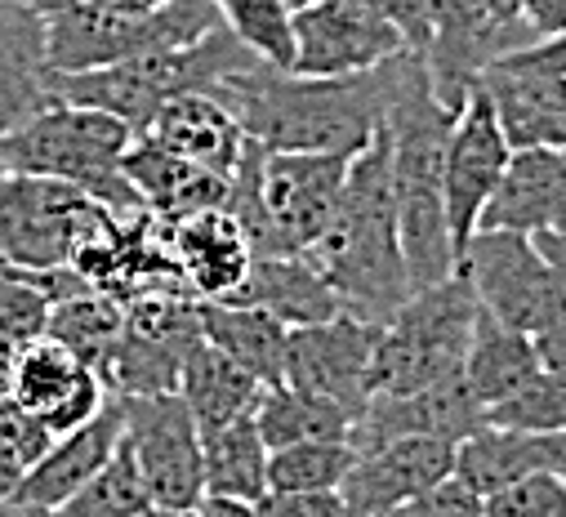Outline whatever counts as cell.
<instances>
[{
	"label": "cell",
	"mask_w": 566,
	"mask_h": 517,
	"mask_svg": "<svg viewBox=\"0 0 566 517\" xmlns=\"http://www.w3.org/2000/svg\"><path fill=\"white\" fill-rule=\"evenodd\" d=\"M415 50L361 76H300L272 63H250L214 94L232 107L245 139L272 152H339L357 157L388 125V107L406 81Z\"/></svg>",
	"instance_id": "cell-1"
},
{
	"label": "cell",
	"mask_w": 566,
	"mask_h": 517,
	"mask_svg": "<svg viewBox=\"0 0 566 517\" xmlns=\"http://www.w3.org/2000/svg\"><path fill=\"white\" fill-rule=\"evenodd\" d=\"M308 258L335 286L344 313L361 321L384 326L415 295L406 250H401V228H397L388 125L353 157L335 219L322 232V241L308 250Z\"/></svg>",
	"instance_id": "cell-2"
},
{
	"label": "cell",
	"mask_w": 566,
	"mask_h": 517,
	"mask_svg": "<svg viewBox=\"0 0 566 517\" xmlns=\"http://www.w3.org/2000/svg\"><path fill=\"white\" fill-rule=\"evenodd\" d=\"M460 107H451L429 76L423 54L410 59L406 81L388 107L392 139V192H397V228L410 286L429 291L460 273V250L447 214V144Z\"/></svg>",
	"instance_id": "cell-3"
},
{
	"label": "cell",
	"mask_w": 566,
	"mask_h": 517,
	"mask_svg": "<svg viewBox=\"0 0 566 517\" xmlns=\"http://www.w3.org/2000/svg\"><path fill=\"white\" fill-rule=\"evenodd\" d=\"M353 157L339 152H272L245 144L228 210L245 228L254 254H308L335 219Z\"/></svg>",
	"instance_id": "cell-4"
},
{
	"label": "cell",
	"mask_w": 566,
	"mask_h": 517,
	"mask_svg": "<svg viewBox=\"0 0 566 517\" xmlns=\"http://www.w3.org/2000/svg\"><path fill=\"white\" fill-rule=\"evenodd\" d=\"M129 144L134 129L112 112L59 98L32 120L14 125L10 135H0V161L10 175H45L76 183L112 214H138L144 201L125 175Z\"/></svg>",
	"instance_id": "cell-5"
},
{
	"label": "cell",
	"mask_w": 566,
	"mask_h": 517,
	"mask_svg": "<svg viewBox=\"0 0 566 517\" xmlns=\"http://www.w3.org/2000/svg\"><path fill=\"white\" fill-rule=\"evenodd\" d=\"M250 63H259V54L245 50L228 28H219L188 50H153V54H134V59L112 63V67L67 72V76L54 72V94L63 103L112 112L138 139V135H148V125L157 120V112L170 98L192 94V89L214 94L228 76H237Z\"/></svg>",
	"instance_id": "cell-6"
},
{
	"label": "cell",
	"mask_w": 566,
	"mask_h": 517,
	"mask_svg": "<svg viewBox=\"0 0 566 517\" xmlns=\"http://www.w3.org/2000/svg\"><path fill=\"white\" fill-rule=\"evenodd\" d=\"M478 295L464 268L429 291H415L375 339V393H423L464 374V357L478 326Z\"/></svg>",
	"instance_id": "cell-7"
},
{
	"label": "cell",
	"mask_w": 566,
	"mask_h": 517,
	"mask_svg": "<svg viewBox=\"0 0 566 517\" xmlns=\"http://www.w3.org/2000/svg\"><path fill=\"white\" fill-rule=\"evenodd\" d=\"M219 28L223 19L214 0H175V6L153 14H120L98 6V0H76V6L45 19V45H50V67L67 76V72L112 67L153 50H188Z\"/></svg>",
	"instance_id": "cell-8"
},
{
	"label": "cell",
	"mask_w": 566,
	"mask_h": 517,
	"mask_svg": "<svg viewBox=\"0 0 566 517\" xmlns=\"http://www.w3.org/2000/svg\"><path fill=\"white\" fill-rule=\"evenodd\" d=\"M90 192L45 175H0V258L19 273L67 268L81 241L107 219Z\"/></svg>",
	"instance_id": "cell-9"
},
{
	"label": "cell",
	"mask_w": 566,
	"mask_h": 517,
	"mask_svg": "<svg viewBox=\"0 0 566 517\" xmlns=\"http://www.w3.org/2000/svg\"><path fill=\"white\" fill-rule=\"evenodd\" d=\"M464 277L473 282L478 304L522 330V335H539L548 330L562 313H566V291L553 277V268L544 264V254L531 236L522 232H504V228H478L464 258H460Z\"/></svg>",
	"instance_id": "cell-10"
},
{
	"label": "cell",
	"mask_w": 566,
	"mask_h": 517,
	"mask_svg": "<svg viewBox=\"0 0 566 517\" xmlns=\"http://www.w3.org/2000/svg\"><path fill=\"white\" fill-rule=\"evenodd\" d=\"M201 299L197 295H144L125 304V330L103 366L112 398L179 393L184 361L201 344Z\"/></svg>",
	"instance_id": "cell-11"
},
{
	"label": "cell",
	"mask_w": 566,
	"mask_h": 517,
	"mask_svg": "<svg viewBox=\"0 0 566 517\" xmlns=\"http://www.w3.org/2000/svg\"><path fill=\"white\" fill-rule=\"evenodd\" d=\"M125 424V451L134 455L157 508H197L206 499V446L201 424L179 393L116 398Z\"/></svg>",
	"instance_id": "cell-12"
},
{
	"label": "cell",
	"mask_w": 566,
	"mask_h": 517,
	"mask_svg": "<svg viewBox=\"0 0 566 517\" xmlns=\"http://www.w3.org/2000/svg\"><path fill=\"white\" fill-rule=\"evenodd\" d=\"M406 36L375 0H317L295 14V63L300 76H361L397 54Z\"/></svg>",
	"instance_id": "cell-13"
},
{
	"label": "cell",
	"mask_w": 566,
	"mask_h": 517,
	"mask_svg": "<svg viewBox=\"0 0 566 517\" xmlns=\"http://www.w3.org/2000/svg\"><path fill=\"white\" fill-rule=\"evenodd\" d=\"M375 339H379V326L353 313H339L317 326H295L286 339V383L339 402L357 420L375 398L370 388Z\"/></svg>",
	"instance_id": "cell-14"
},
{
	"label": "cell",
	"mask_w": 566,
	"mask_h": 517,
	"mask_svg": "<svg viewBox=\"0 0 566 517\" xmlns=\"http://www.w3.org/2000/svg\"><path fill=\"white\" fill-rule=\"evenodd\" d=\"M509 161H513V148L495 120V107L482 94V85H473L447 144V214H451V236L460 258L473 232L482 228V210L491 205Z\"/></svg>",
	"instance_id": "cell-15"
},
{
	"label": "cell",
	"mask_w": 566,
	"mask_h": 517,
	"mask_svg": "<svg viewBox=\"0 0 566 517\" xmlns=\"http://www.w3.org/2000/svg\"><path fill=\"white\" fill-rule=\"evenodd\" d=\"M495 107V120L513 152L522 148H566V72L539 63L526 45L495 59L478 76Z\"/></svg>",
	"instance_id": "cell-16"
},
{
	"label": "cell",
	"mask_w": 566,
	"mask_h": 517,
	"mask_svg": "<svg viewBox=\"0 0 566 517\" xmlns=\"http://www.w3.org/2000/svg\"><path fill=\"white\" fill-rule=\"evenodd\" d=\"M460 442L447 437H397L388 446L361 451L339 486L348 517H384L455 477Z\"/></svg>",
	"instance_id": "cell-17"
},
{
	"label": "cell",
	"mask_w": 566,
	"mask_h": 517,
	"mask_svg": "<svg viewBox=\"0 0 566 517\" xmlns=\"http://www.w3.org/2000/svg\"><path fill=\"white\" fill-rule=\"evenodd\" d=\"M522 45H531V36L500 28L482 0H429V50H423V63H429L433 89L451 107H464L478 76L495 59Z\"/></svg>",
	"instance_id": "cell-18"
},
{
	"label": "cell",
	"mask_w": 566,
	"mask_h": 517,
	"mask_svg": "<svg viewBox=\"0 0 566 517\" xmlns=\"http://www.w3.org/2000/svg\"><path fill=\"white\" fill-rule=\"evenodd\" d=\"M482 424H486V411L473 398L469 379L460 374V379H447L438 388H423V393H375L366 402V411L353 420L348 446L361 455V451L388 446L397 437H447V442H464Z\"/></svg>",
	"instance_id": "cell-19"
},
{
	"label": "cell",
	"mask_w": 566,
	"mask_h": 517,
	"mask_svg": "<svg viewBox=\"0 0 566 517\" xmlns=\"http://www.w3.org/2000/svg\"><path fill=\"white\" fill-rule=\"evenodd\" d=\"M125 175H129L138 201H144V210L166 219V223H179V219L201 214V210H228L232 179L210 170V166H197V161L170 152L153 135H138L129 144Z\"/></svg>",
	"instance_id": "cell-20"
},
{
	"label": "cell",
	"mask_w": 566,
	"mask_h": 517,
	"mask_svg": "<svg viewBox=\"0 0 566 517\" xmlns=\"http://www.w3.org/2000/svg\"><path fill=\"white\" fill-rule=\"evenodd\" d=\"M59 103L45 45V14L28 0H0V135Z\"/></svg>",
	"instance_id": "cell-21"
},
{
	"label": "cell",
	"mask_w": 566,
	"mask_h": 517,
	"mask_svg": "<svg viewBox=\"0 0 566 517\" xmlns=\"http://www.w3.org/2000/svg\"><path fill=\"white\" fill-rule=\"evenodd\" d=\"M184 282L197 299H237L254 268V245L232 210H201L170 223Z\"/></svg>",
	"instance_id": "cell-22"
},
{
	"label": "cell",
	"mask_w": 566,
	"mask_h": 517,
	"mask_svg": "<svg viewBox=\"0 0 566 517\" xmlns=\"http://www.w3.org/2000/svg\"><path fill=\"white\" fill-rule=\"evenodd\" d=\"M566 223V148H522L513 152L482 228H504L539 236Z\"/></svg>",
	"instance_id": "cell-23"
},
{
	"label": "cell",
	"mask_w": 566,
	"mask_h": 517,
	"mask_svg": "<svg viewBox=\"0 0 566 517\" xmlns=\"http://www.w3.org/2000/svg\"><path fill=\"white\" fill-rule=\"evenodd\" d=\"M120 437H125V424H120V402L112 398L90 424L54 437V446L28 468V477L19 482V499L28 504H41V508H59L67 504L94 473L107 468V460L120 451Z\"/></svg>",
	"instance_id": "cell-24"
},
{
	"label": "cell",
	"mask_w": 566,
	"mask_h": 517,
	"mask_svg": "<svg viewBox=\"0 0 566 517\" xmlns=\"http://www.w3.org/2000/svg\"><path fill=\"white\" fill-rule=\"evenodd\" d=\"M148 135L157 144H166L170 152L197 161V166H210L219 175L232 179L241 152H245V129L241 120L232 116V107L219 98V94H206V89H192V94H179L170 98L157 120L148 125Z\"/></svg>",
	"instance_id": "cell-25"
},
{
	"label": "cell",
	"mask_w": 566,
	"mask_h": 517,
	"mask_svg": "<svg viewBox=\"0 0 566 517\" xmlns=\"http://www.w3.org/2000/svg\"><path fill=\"white\" fill-rule=\"evenodd\" d=\"M562 464H566V433H517V429L482 424L460 442L455 477L486 499L491 490H504L531 473H557Z\"/></svg>",
	"instance_id": "cell-26"
},
{
	"label": "cell",
	"mask_w": 566,
	"mask_h": 517,
	"mask_svg": "<svg viewBox=\"0 0 566 517\" xmlns=\"http://www.w3.org/2000/svg\"><path fill=\"white\" fill-rule=\"evenodd\" d=\"M232 304H259L281 326H317L344 313L335 286L308 254H254V268Z\"/></svg>",
	"instance_id": "cell-27"
},
{
	"label": "cell",
	"mask_w": 566,
	"mask_h": 517,
	"mask_svg": "<svg viewBox=\"0 0 566 517\" xmlns=\"http://www.w3.org/2000/svg\"><path fill=\"white\" fill-rule=\"evenodd\" d=\"M201 335L228 352L241 370H250L263 388L286 383V339L291 326H281L259 304H232V299H201Z\"/></svg>",
	"instance_id": "cell-28"
},
{
	"label": "cell",
	"mask_w": 566,
	"mask_h": 517,
	"mask_svg": "<svg viewBox=\"0 0 566 517\" xmlns=\"http://www.w3.org/2000/svg\"><path fill=\"white\" fill-rule=\"evenodd\" d=\"M259 393H263V383L250 370H241L228 352H219L210 339H201L188 352L184 379H179V398L197 415L201 437L223 429V424H232V420H241V415H254Z\"/></svg>",
	"instance_id": "cell-29"
},
{
	"label": "cell",
	"mask_w": 566,
	"mask_h": 517,
	"mask_svg": "<svg viewBox=\"0 0 566 517\" xmlns=\"http://www.w3.org/2000/svg\"><path fill=\"white\" fill-rule=\"evenodd\" d=\"M539 352L535 339L495 321L486 308H478V326H473V344L464 357V379L473 388V398L482 402V411H491L495 402L513 398L517 388L539 370Z\"/></svg>",
	"instance_id": "cell-30"
},
{
	"label": "cell",
	"mask_w": 566,
	"mask_h": 517,
	"mask_svg": "<svg viewBox=\"0 0 566 517\" xmlns=\"http://www.w3.org/2000/svg\"><path fill=\"white\" fill-rule=\"evenodd\" d=\"M254 424H259V433H263L268 451H281V446H295V442L348 437L353 415H348L339 402L308 393V388H295V383H272V388H263V393H259Z\"/></svg>",
	"instance_id": "cell-31"
},
{
	"label": "cell",
	"mask_w": 566,
	"mask_h": 517,
	"mask_svg": "<svg viewBox=\"0 0 566 517\" xmlns=\"http://www.w3.org/2000/svg\"><path fill=\"white\" fill-rule=\"evenodd\" d=\"M206 446V495L223 499H250L259 504L268 495V442L254 424V415H241L214 433L201 437Z\"/></svg>",
	"instance_id": "cell-32"
},
{
	"label": "cell",
	"mask_w": 566,
	"mask_h": 517,
	"mask_svg": "<svg viewBox=\"0 0 566 517\" xmlns=\"http://www.w3.org/2000/svg\"><path fill=\"white\" fill-rule=\"evenodd\" d=\"M120 330H125V304L116 295L98 291V286H85L67 299H54L50 326H45L50 339H59L67 352H76L98 374H103L107 357L116 352Z\"/></svg>",
	"instance_id": "cell-33"
},
{
	"label": "cell",
	"mask_w": 566,
	"mask_h": 517,
	"mask_svg": "<svg viewBox=\"0 0 566 517\" xmlns=\"http://www.w3.org/2000/svg\"><path fill=\"white\" fill-rule=\"evenodd\" d=\"M90 366L76 357V352H67L59 339H50V335H41L36 344H28V348H19L14 352V370H10V398L14 402H23L28 411H36L41 420L72 393V388L81 383V374H85Z\"/></svg>",
	"instance_id": "cell-34"
},
{
	"label": "cell",
	"mask_w": 566,
	"mask_h": 517,
	"mask_svg": "<svg viewBox=\"0 0 566 517\" xmlns=\"http://www.w3.org/2000/svg\"><path fill=\"white\" fill-rule=\"evenodd\" d=\"M223 28L254 50L263 63L286 67L295 63V14L286 0H214Z\"/></svg>",
	"instance_id": "cell-35"
},
{
	"label": "cell",
	"mask_w": 566,
	"mask_h": 517,
	"mask_svg": "<svg viewBox=\"0 0 566 517\" xmlns=\"http://www.w3.org/2000/svg\"><path fill=\"white\" fill-rule=\"evenodd\" d=\"M357 451L348 437L295 442L268 455V490H339Z\"/></svg>",
	"instance_id": "cell-36"
},
{
	"label": "cell",
	"mask_w": 566,
	"mask_h": 517,
	"mask_svg": "<svg viewBox=\"0 0 566 517\" xmlns=\"http://www.w3.org/2000/svg\"><path fill=\"white\" fill-rule=\"evenodd\" d=\"M153 508V495H148V486H144V473H138V464H134V455L125 451V442H120V451L107 460V468L103 473H94L67 504H59L54 513L59 517H144Z\"/></svg>",
	"instance_id": "cell-37"
},
{
	"label": "cell",
	"mask_w": 566,
	"mask_h": 517,
	"mask_svg": "<svg viewBox=\"0 0 566 517\" xmlns=\"http://www.w3.org/2000/svg\"><path fill=\"white\" fill-rule=\"evenodd\" d=\"M486 424L517 433H566V379L539 366L513 398L486 411Z\"/></svg>",
	"instance_id": "cell-38"
},
{
	"label": "cell",
	"mask_w": 566,
	"mask_h": 517,
	"mask_svg": "<svg viewBox=\"0 0 566 517\" xmlns=\"http://www.w3.org/2000/svg\"><path fill=\"white\" fill-rule=\"evenodd\" d=\"M50 308L54 299L41 291V282L32 273L19 268H0V348H28L45 335L50 326Z\"/></svg>",
	"instance_id": "cell-39"
},
{
	"label": "cell",
	"mask_w": 566,
	"mask_h": 517,
	"mask_svg": "<svg viewBox=\"0 0 566 517\" xmlns=\"http://www.w3.org/2000/svg\"><path fill=\"white\" fill-rule=\"evenodd\" d=\"M486 517H566V477L562 473H531L504 490H491Z\"/></svg>",
	"instance_id": "cell-40"
},
{
	"label": "cell",
	"mask_w": 566,
	"mask_h": 517,
	"mask_svg": "<svg viewBox=\"0 0 566 517\" xmlns=\"http://www.w3.org/2000/svg\"><path fill=\"white\" fill-rule=\"evenodd\" d=\"M259 517H348L339 490H268Z\"/></svg>",
	"instance_id": "cell-41"
},
{
	"label": "cell",
	"mask_w": 566,
	"mask_h": 517,
	"mask_svg": "<svg viewBox=\"0 0 566 517\" xmlns=\"http://www.w3.org/2000/svg\"><path fill=\"white\" fill-rule=\"evenodd\" d=\"M375 6L397 23L415 54L429 50V0H375Z\"/></svg>",
	"instance_id": "cell-42"
},
{
	"label": "cell",
	"mask_w": 566,
	"mask_h": 517,
	"mask_svg": "<svg viewBox=\"0 0 566 517\" xmlns=\"http://www.w3.org/2000/svg\"><path fill=\"white\" fill-rule=\"evenodd\" d=\"M522 19L531 41H553L566 32V0H522Z\"/></svg>",
	"instance_id": "cell-43"
},
{
	"label": "cell",
	"mask_w": 566,
	"mask_h": 517,
	"mask_svg": "<svg viewBox=\"0 0 566 517\" xmlns=\"http://www.w3.org/2000/svg\"><path fill=\"white\" fill-rule=\"evenodd\" d=\"M535 352H539L544 370H553V374H562V379H566V313H562L548 330H539V335H535Z\"/></svg>",
	"instance_id": "cell-44"
},
{
	"label": "cell",
	"mask_w": 566,
	"mask_h": 517,
	"mask_svg": "<svg viewBox=\"0 0 566 517\" xmlns=\"http://www.w3.org/2000/svg\"><path fill=\"white\" fill-rule=\"evenodd\" d=\"M535 245H539V254H544V264L553 268V277L562 282V291H566V223L562 228H553V232H539V236H531Z\"/></svg>",
	"instance_id": "cell-45"
},
{
	"label": "cell",
	"mask_w": 566,
	"mask_h": 517,
	"mask_svg": "<svg viewBox=\"0 0 566 517\" xmlns=\"http://www.w3.org/2000/svg\"><path fill=\"white\" fill-rule=\"evenodd\" d=\"M23 477H28V464L14 455V446L6 437H0V499H10Z\"/></svg>",
	"instance_id": "cell-46"
},
{
	"label": "cell",
	"mask_w": 566,
	"mask_h": 517,
	"mask_svg": "<svg viewBox=\"0 0 566 517\" xmlns=\"http://www.w3.org/2000/svg\"><path fill=\"white\" fill-rule=\"evenodd\" d=\"M197 517H259V504L250 499H223V495H206L197 504Z\"/></svg>",
	"instance_id": "cell-47"
},
{
	"label": "cell",
	"mask_w": 566,
	"mask_h": 517,
	"mask_svg": "<svg viewBox=\"0 0 566 517\" xmlns=\"http://www.w3.org/2000/svg\"><path fill=\"white\" fill-rule=\"evenodd\" d=\"M486 6V14L500 23V28H509V32H526V19H522V0H482ZM531 36V32H526ZM535 45V41H531Z\"/></svg>",
	"instance_id": "cell-48"
},
{
	"label": "cell",
	"mask_w": 566,
	"mask_h": 517,
	"mask_svg": "<svg viewBox=\"0 0 566 517\" xmlns=\"http://www.w3.org/2000/svg\"><path fill=\"white\" fill-rule=\"evenodd\" d=\"M539 63H548V67H557V72H566V32L562 36H553V41H535V45H526Z\"/></svg>",
	"instance_id": "cell-49"
},
{
	"label": "cell",
	"mask_w": 566,
	"mask_h": 517,
	"mask_svg": "<svg viewBox=\"0 0 566 517\" xmlns=\"http://www.w3.org/2000/svg\"><path fill=\"white\" fill-rule=\"evenodd\" d=\"M0 517H59L54 508H41V504H28V499H19V495H10V499H0Z\"/></svg>",
	"instance_id": "cell-50"
},
{
	"label": "cell",
	"mask_w": 566,
	"mask_h": 517,
	"mask_svg": "<svg viewBox=\"0 0 566 517\" xmlns=\"http://www.w3.org/2000/svg\"><path fill=\"white\" fill-rule=\"evenodd\" d=\"M107 10H120V14H153V10H166L175 0H98Z\"/></svg>",
	"instance_id": "cell-51"
},
{
	"label": "cell",
	"mask_w": 566,
	"mask_h": 517,
	"mask_svg": "<svg viewBox=\"0 0 566 517\" xmlns=\"http://www.w3.org/2000/svg\"><path fill=\"white\" fill-rule=\"evenodd\" d=\"M28 6H32L36 14H45V19H50V14H59V10H67V6H76V0H28Z\"/></svg>",
	"instance_id": "cell-52"
},
{
	"label": "cell",
	"mask_w": 566,
	"mask_h": 517,
	"mask_svg": "<svg viewBox=\"0 0 566 517\" xmlns=\"http://www.w3.org/2000/svg\"><path fill=\"white\" fill-rule=\"evenodd\" d=\"M144 517H197V508H157V504H153Z\"/></svg>",
	"instance_id": "cell-53"
},
{
	"label": "cell",
	"mask_w": 566,
	"mask_h": 517,
	"mask_svg": "<svg viewBox=\"0 0 566 517\" xmlns=\"http://www.w3.org/2000/svg\"><path fill=\"white\" fill-rule=\"evenodd\" d=\"M291 6V14H300V10H308V6H317V0H286Z\"/></svg>",
	"instance_id": "cell-54"
},
{
	"label": "cell",
	"mask_w": 566,
	"mask_h": 517,
	"mask_svg": "<svg viewBox=\"0 0 566 517\" xmlns=\"http://www.w3.org/2000/svg\"><path fill=\"white\" fill-rule=\"evenodd\" d=\"M0 175H10V170H6V161H0Z\"/></svg>",
	"instance_id": "cell-55"
},
{
	"label": "cell",
	"mask_w": 566,
	"mask_h": 517,
	"mask_svg": "<svg viewBox=\"0 0 566 517\" xmlns=\"http://www.w3.org/2000/svg\"><path fill=\"white\" fill-rule=\"evenodd\" d=\"M557 473H562V477H566V464H562V468H557Z\"/></svg>",
	"instance_id": "cell-56"
},
{
	"label": "cell",
	"mask_w": 566,
	"mask_h": 517,
	"mask_svg": "<svg viewBox=\"0 0 566 517\" xmlns=\"http://www.w3.org/2000/svg\"><path fill=\"white\" fill-rule=\"evenodd\" d=\"M0 268H6V258H0Z\"/></svg>",
	"instance_id": "cell-57"
},
{
	"label": "cell",
	"mask_w": 566,
	"mask_h": 517,
	"mask_svg": "<svg viewBox=\"0 0 566 517\" xmlns=\"http://www.w3.org/2000/svg\"><path fill=\"white\" fill-rule=\"evenodd\" d=\"M482 517H486V513H482Z\"/></svg>",
	"instance_id": "cell-58"
}]
</instances>
